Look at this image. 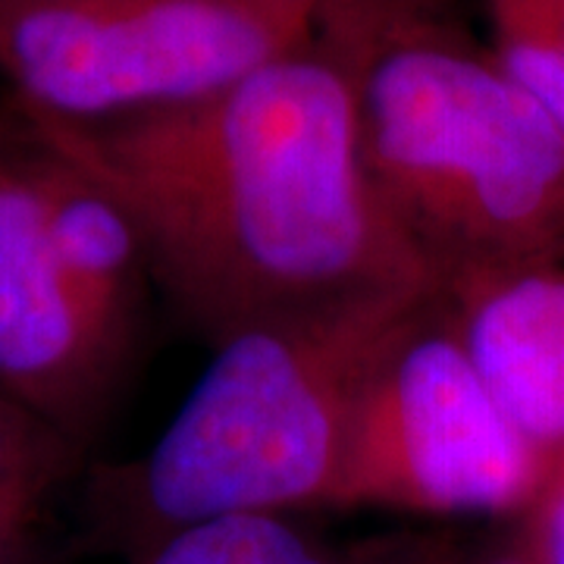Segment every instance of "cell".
Segmentation results:
<instances>
[{
  "instance_id": "obj_1",
  "label": "cell",
  "mask_w": 564,
  "mask_h": 564,
  "mask_svg": "<svg viewBox=\"0 0 564 564\" xmlns=\"http://www.w3.org/2000/svg\"><path fill=\"white\" fill-rule=\"evenodd\" d=\"M10 110L120 204L151 282L204 343L367 289L440 282L373 192L355 88L321 39L139 117Z\"/></svg>"
},
{
  "instance_id": "obj_2",
  "label": "cell",
  "mask_w": 564,
  "mask_h": 564,
  "mask_svg": "<svg viewBox=\"0 0 564 564\" xmlns=\"http://www.w3.org/2000/svg\"><path fill=\"white\" fill-rule=\"evenodd\" d=\"M436 295L395 282L226 336L158 443L91 470L88 536L129 562L182 527L333 508L364 383Z\"/></svg>"
},
{
  "instance_id": "obj_3",
  "label": "cell",
  "mask_w": 564,
  "mask_h": 564,
  "mask_svg": "<svg viewBox=\"0 0 564 564\" xmlns=\"http://www.w3.org/2000/svg\"><path fill=\"white\" fill-rule=\"evenodd\" d=\"M317 39L355 88L373 192L436 280L564 263V129L492 54L404 0H323Z\"/></svg>"
},
{
  "instance_id": "obj_4",
  "label": "cell",
  "mask_w": 564,
  "mask_h": 564,
  "mask_svg": "<svg viewBox=\"0 0 564 564\" xmlns=\"http://www.w3.org/2000/svg\"><path fill=\"white\" fill-rule=\"evenodd\" d=\"M317 17L273 0H0V79L41 117L122 120L299 51Z\"/></svg>"
},
{
  "instance_id": "obj_5",
  "label": "cell",
  "mask_w": 564,
  "mask_h": 564,
  "mask_svg": "<svg viewBox=\"0 0 564 564\" xmlns=\"http://www.w3.org/2000/svg\"><path fill=\"white\" fill-rule=\"evenodd\" d=\"M552 477L464 351L443 292L370 370L333 508L524 518Z\"/></svg>"
},
{
  "instance_id": "obj_6",
  "label": "cell",
  "mask_w": 564,
  "mask_h": 564,
  "mask_svg": "<svg viewBox=\"0 0 564 564\" xmlns=\"http://www.w3.org/2000/svg\"><path fill=\"white\" fill-rule=\"evenodd\" d=\"M129 355L54 254L17 120L0 117V389L88 448Z\"/></svg>"
},
{
  "instance_id": "obj_7",
  "label": "cell",
  "mask_w": 564,
  "mask_h": 564,
  "mask_svg": "<svg viewBox=\"0 0 564 564\" xmlns=\"http://www.w3.org/2000/svg\"><path fill=\"white\" fill-rule=\"evenodd\" d=\"M440 292L489 392L555 474L564 464V263L467 270Z\"/></svg>"
},
{
  "instance_id": "obj_8",
  "label": "cell",
  "mask_w": 564,
  "mask_h": 564,
  "mask_svg": "<svg viewBox=\"0 0 564 564\" xmlns=\"http://www.w3.org/2000/svg\"><path fill=\"white\" fill-rule=\"evenodd\" d=\"M17 129L54 254L104 329L132 351L154 285L135 226L98 182L32 139L20 120Z\"/></svg>"
},
{
  "instance_id": "obj_9",
  "label": "cell",
  "mask_w": 564,
  "mask_h": 564,
  "mask_svg": "<svg viewBox=\"0 0 564 564\" xmlns=\"http://www.w3.org/2000/svg\"><path fill=\"white\" fill-rule=\"evenodd\" d=\"M129 564H355V555L317 543L292 518L242 514L182 527Z\"/></svg>"
},
{
  "instance_id": "obj_10",
  "label": "cell",
  "mask_w": 564,
  "mask_h": 564,
  "mask_svg": "<svg viewBox=\"0 0 564 564\" xmlns=\"http://www.w3.org/2000/svg\"><path fill=\"white\" fill-rule=\"evenodd\" d=\"M85 455L88 448L0 389V514L41 524Z\"/></svg>"
},
{
  "instance_id": "obj_11",
  "label": "cell",
  "mask_w": 564,
  "mask_h": 564,
  "mask_svg": "<svg viewBox=\"0 0 564 564\" xmlns=\"http://www.w3.org/2000/svg\"><path fill=\"white\" fill-rule=\"evenodd\" d=\"M492 57L564 129V0H484Z\"/></svg>"
},
{
  "instance_id": "obj_12",
  "label": "cell",
  "mask_w": 564,
  "mask_h": 564,
  "mask_svg": "<svg viewBox=\"0 0 564 564\" xmlns=\"http://www.w3.org/2000/svg\"><path fill=\"white\" fill-rule=\"evenodd\" d=\"M521 543L536 564H564V464L524 514Z\"/></svg>"
},
{
  "instance_id": "obj_13",
  "label": "cell",
  "mask_w": 564,
  "mask_h": 564,
  "mask_svg": "<svg viewBox=\"0 0 564 564\" xmlns=\"http://www.w3.org/2000/svg\"><path fill=\"white\" fill-rule=\"evenodd\" d=\"M355 564H455V552L443 540L426 536H392L351 549Z\"/></svg>"
},
{
  "instance_id": "obj_14",
  "label": "cell",
  "mask_w": 564,
  "mask_h": 564,
  "mask_svg": "<svg viewBox=\"0 0 564 564\" xmlns=\"http://www.w3.org/2000/svg\"><path fill=\"white\" fill-rule=\"evenodd\" d=\"M39 527L25 518L0 514V564H32Z\"/></svg>"
},
{
  "instance_id": "obj_15",
  "label": "cell",
  "mask_w": 564,
  "mask_h": 564,
  "mask_svg": "<svg viewBox=\"0 0 564 564\" xmlns=\"http://www.w3.org/2000/svg\"><path fill=\"white\" fill-rule=\"evenodd\" d=\"M455 564H536L530 558V552L524 549L521 540H514L511 545L492 549L486 555H474V558H455Z\"/></svg>"
},
{
  "instance_id": "obj_16",
  "label": "cell",
  "mask_w": 564,
  "mask_h": 564,
  "mask_svg": "<svg viewBox=\"0 0 564 564\" xmlns=\"http://www.w3.org/2000/svg\"><path fill=\"white\" fill-rule=\"evenodd\" d=\"M282 7H295V10H307V13H321V0H273Z\"/></svg>"
},
{
  "instance_id": "obj_17",
  "label": "cell",
  "mask_w": 564,
  "mask_h": 564,
  "mask_svg": "<svg viewBox=\"0 0 564 564\" xmlns=\"http://www.w3.org/2000/svg\"><path fill=\"white\" fill-rule=\"evenodd\" d=\"M321 3H323V0H321Z\"/></svg>"
}]
</instances>
